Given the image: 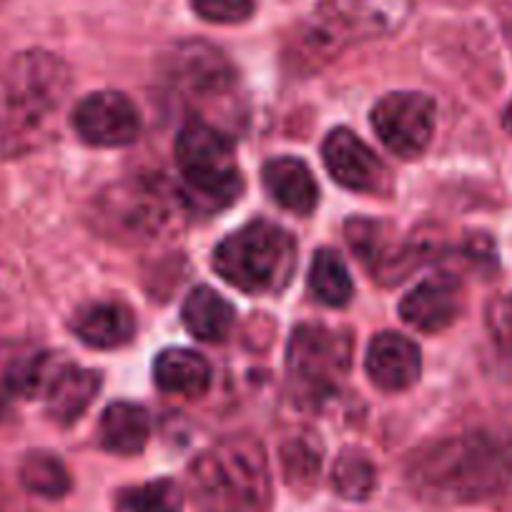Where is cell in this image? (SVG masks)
Returning <instances> with one entry per match:
<instances>
[{
    "label": "cell",
    "instance_id": "6da1fadb",
    "mask_svg": "<svg viewBox=\"0 0 512 512\" xmlns=\"http://www.w3.org/2000/svg\"><path fill=\"white\" fill-rule=\"evenodd\" d=\"M407 482L420 500L435 505L495 497L512 482V437L472 430L430 442L412 455Z\"/></svg>",
    "mask_w": 512,
    "mask_h": 512
},
{
    "label": "cell",
    "instance_id": "7a4b0ae2",
    "mask_svg": "<svg viewBox=\"0 0 512 512\" xmlns=\"http://www.w3.org/2000/svg\"><path fill=\"white\" fill-rule=\"evenodd\" d=\"M189 490L199 512H269L272 470L262 442L226 437L189 467Z\"/></svg>",
    "mask_w": 512,
    "mask_h": 512
},
{
    "label": "cell",
    "instance_id": "3957f363",
    "mask_svg": "<svg viewBox=\"0 0 512 512\" xmlns=\"http://www.w3.org/2000/svg\"><path fill=\"white\" fill-rule=\"evenodd\" d=\"M410 13L412 0H322L299 28V53L319 66L359 43L392 36Z\"/></svg>",
    "mask_w": 512,
    "mask_h": 512
},
{
    "label": "cell",
    "instance_id": "277c9868",
    "mask_svg": "<svg viewBox=\"0 0 512 512\" xmlns=\"http://www.w3.org/2000/svg\"><path fill=\"white\" fill-rule=\"evenodd\" d=\"M214 269L246 294L282 292L297 269V241L274 221H249L216 246Z\"/></svg>",
    "mask_w": 512,
    "mask_h": 512
},
{
    "label": "cell",
    "instance_id": "5b68a950",
    "mask_svg": "<svg viewBox=\"0 0 512 512\" xmlns=\"http://www.w3.org/2000/svg\"><path fill=\"white\" fill-rule=\"evenodd\" d=\"M71 91V71L48 51L18 53L0 91V131L8 139L36 136Z\"/></svg>",
    "mask_w": 512,
    "mask_h": 512
},
{
    "label": "cell",
    "instance_id": "8992f818",
    "mask_svg": "<svg viewBox=\"0 0 512 512\" xmlns=\"http://www.w3.org/2000/svg\"><path fill=\"white\" fill-rule=\"evenodd\" d=\"M176 169L199 211H219L239 199L244 181L234 144L204 118H189L176 136Z\"/></svg>",
    "mask_w": 512,
    "mask_h": 512
},
{
    "label": "cell",
    "instance_id": "52a82bcc",
    "mask_svg": "<svg viewBox=\"0 0 512 512\" xmlns=\"http://www.w3.org/2000/svg\"><path fill=\"white\" fill-rule=\"evenodd\" d=\"M352 364V339L324 324H299L287 347V374L294 400L319 407L339 390Z\"/></svg>",
    "mask_w": 512,
    "mask_h": 512
},
{
    "label": "cell",
    "instance_id": "ba28073f",
    "mask_svg": "<svg viewBox=\"0 0 512 512\" xmlns=\"http://www.w3.org/2000/svg\"><path fill=\"white\" fill-rule=\"evenodd\" d=\"M96 224L118 241H144L171 221V199L154 184L128 181L111 186L96 204Z\"/></svg>",
    "mask_w": 512,
    "mask_h": 512
},
{
    "label": "cell",
    "instance_id": "9c48e42d",
    "mask_svg": "<svg viewBox=\"0 0 512 512\" xmlns=\"http://www.w3.org/2000/svg\"><path fill=\"white\" fill-rule=\"evenodd\" d=\"M437 108L425 93L397 91L379 98L372 108V128L384 149L400 159H417L435 134Z\"/></svg>",
    "mask_w": 512,
    "mask_h": 512
},
{
    "label": "cell",
    "instance_id": "30bf717a",
    "mask_svg": "<svg viewBox=\"0 0 512 512\" xmlns=\"http://www.w3.org/2000/svg\"><path fill=\"white\" fill-rule=\"evenodd\" d=\"M344 231L359 262L384 284L407 279V274L425 264V256L430 254V249L420 241L400 239V231L387 221L349 219Z\"/></svg>",
    "mask_w": 512,
    "mask_h": 512
},
{
    "label": "cell",
    "instance_id": "8fae6325",
    "mask_svg": "<svg viewBox=\"0 0 512 512\" xmlns=\"http://www.w3.org/2000/svg\"><path fill=\"white\" fill-rule=\"evenodd\" d=\"M164 78L179 96L189 101L219 98L236 83L229 58L206 41H184L171 48L164 61Z\"/></svg>",
    "mask_w": 512,
    "mask_h": 512
},
{
    "label": "cell",
    "instance_id": "7c38bea8",
    "mask_svg": "<svg viewBox=\"0 0 512 512\" xmlns=\"http://www.w3.org/2000/svg\"><path fill=\"white\" fill-rule=\"evenodd\" d=\"M71 123L86 144L103 149L134 144L141 136L139 108L118 91H98L78 101Z\"/></svg>",
    "mask_w": 512,
    "mask_h": 512
},
{
    "label": "cell",
    "instance_id": "4fadbf2b",
    "mask_svg": "<svg viewBox=\"0 0 512 512\" xmlns=\"http://www.w3.org/2000/svg\"><path fill=\"white\" fill-rule=\"evenodd\" d=\"M322 159L339 186L357 194H390L392 174L384 161L349 128H334L322 144Z\"/></svg>",
    "mask_w": 512,
    "mask_h": 512
},
{
    "label": "cell",
    "instance_id": "5bb4252c",
    "mask_svg": "<svg viewBox=\"0 0 512 512\" xmlns=\"http://www.w3.org/2000/svg\"><path fill=\"white\" fill-rule=\"evenodd\" d=\"M364 369L379 390L405 392L420 379V347L400 332H382L369 342Z\"/></svg>",
    "mask_w": 512,
    "mask_h": 512
},
{
    "label": "cell",
    "instance_id": "9a60e30c",
    "mask_svg": "<svg viewBox=\"0 0 512 512\" xmlns=\"http://www.w3.org/2000/svg\"><path fill=\"white\" fill-rule=\"evenodd\" d=\"M462 312V284L452 274H437L417 284L400 302V317L420 332H442Z\"/></svg>",
    "mask_w": 512,
    "mask_h": 512
},
{
    "label": "cell",
    "instance_id": "2e32d148",
    "mask_svg": "<svg viewBox=\"0 0 512 512\" xmlns=\"http://www.w3.org/2000/svg\"><path fill=\"white\" fill-rule=\"evenodd\" d=\"M98 390H101V374L71 362H58L41 400L46 402L51 420H56L58 425H73L91 407Z\"/></svg>",
    "mask_w": 512,
    "mask_h": 512
},
{
    "label": "cell",
    "instance_id": "e0dca14e",
    "mask_svg": "<svg viewBox=\"0 0 512 512\" xmlns=\"http://www.w3.org/2000/svg\"><path fill=\"white\" fill-rule=\"evenodd\" d=\"M262 181L264 189L282 209L299 216H309L317 209L319 186L304 161L292 159V156L272 159L262 169Z\"/></svg>",
    "mask_w": 512,
    "mask_h": 512
},
{
    "label": "cell",
    "instance_id": "ac0fdd59",
    "mask_svg": "<svg viewBox=\"0 0 512 512\" xmlns=\"http://www.w3.org/2000/svg\"><path fill=\"white\" fill-rule=\"evenodd\" d=\"M73 332L88 347L116 349L134 339L136 317L121 302H93L78 309Z\"/></svg>",
    "mask_w": 512,
    "mask_h": 512
},
{
    "label": "cell",
    "instance_id": "d6986e66",
    "mask_svg": "<svg viewBox=\"0 0 512 512\" xmlns=\"http://www.w3.org/2000/svg\"><path fill=\"white\" fill-rule=\"evenodd\" d=\"M154 382L161 392L196 400L209 390L211 367L194 349H164L154 362Z\"/></svg>",
    "mask_w": 512,
    "mask_h": 512
},
{
    "label": "cell",
    "instance_id": "ffe728a7",
    "mask_svg": "<svg viewBox=\"0 0 512 512\" xmlns=\"http://www.w3.org/2000/svg\"><path fill=\"white\" fill-rule=\"evenodd\" d=\"M151 435L149 412L134 402H113L103 410L98 437H101L103 450L113 455H139L146 447Z\"/></svg>",
    "mask_w": 512,
    "mask_h": 512
},
{
    "label": "cell",
    "instance_id": "44dd1931",
    "mask_svg": "<svg viewBox=\"0 0 512 512\" xmlns=\"http://www.w3.org/2000/svg\"><path fill=\"white\" fill-rule=\"evenodd\" d=\"M234 307L211 287H196L181 307V319L189 334L201 342H221L234 327Z\"/></svg>",
    "mask_w": 512,
    "mask_h": 512
},
{
    "label": "cell",
    "instance_id": "7402d4cb",
    "mask_svg": "<svg viewBox=\"0 0 512 512\" xmlns=\"http://www.w3.org/2000/svg\"><path fill=\"white\" fill-rule=\"evenodd\" d=\"M324 447L319 435H314L307 427H299L292 435H287L279 447V462H282V475L294 492H309L319 482L322 472Z\"/></svg>",
    "mask_w": 512,
    "mask_h": 512
},
{
    "label": "cell",
    "instance_id": "603a6c76",
    "mask_svg": "<svg viewBox=\"0 0 512 512\" xmlns=\"http://www.w3.org/2000/svg\"><path fill=\"white\" fill-rule=\"evenodd\" d=\"M309 289L327 307H344L354 294L352 277L342 256L334 249H319L309 269Z\"/></svg>",
    "mask_w": 512,
    "mask_h": 512
},
{
    "label": "cell",
    "instance_id": "cb8c5ba5",
    "mask_svg": "<svg viewBox=\"0 0 512 512\" xmlns=\"http://www.w3.org/2000/svg\"><path fill=\"white\" fill-rule=\"evenodd\" d=\"M23 487L46 500H61L71 492V475L53 452H28L18 470Z\"/></svg>",
    "mask_w": 512,
    "mask_h": 512
},
{
    "label": "cell",
    "instance_id": "d4e9b609",
    "mask_svg": "<svg viewBox=\"0 0 512 512\" xmlns=\"http://www.w3.org/2000/svg\"><path fill=\"white\" fill-rule=\"evenodd\" d=\"M332 485L334 492L344 500L362 502L377 487V470L374 462L357 447H347L339 452L337 462L332 467Z\"/></svg>",
    "mask_w": 512,
    "mask_h": 512
},
{
    "label": "cell",
    "instance_id": "484cf974",
    "mask_svg": "<svg viewBox=\"0 0 512 512\" xmlns=\"http://www.w3.org/2000/svg\"><path fill=\"white\" fill-rule=\"evenodd\" d=\"M121 507L126 512H184V492L174 480L161 477L121 492Z\"/></svg>",
    "mask_w": 512,
    "mask_h": 512
},
{
    "label": "cell",
    "instance_id": "4316f807",
    "mask_svg": "<svg viewBox=\"0 0 512 512\" xmlns=\"http://www.w3.org/2000/svg\"><path fill=\"white\" fill-rule=\"evenodd\" d=\"M191 6L204 21L221 26L244 23L254 13V0H191Z\"/></svg>",
    "mask_w": 512,
    "mask_h": 512
},
{
    "label": "cell",
    "instance_id": "83f0119b",
    "mask_svg": "<svg viewBox=\"0 0 512 512\" xmlns=\"http://www.w3.org/2000/svg\"><path fill=\"white\" fill-rule=\"evenodd\" d=\"M485 324L497 347L512 352V294H500L487 304Z\"/></svg>",
    "mask_w": 512,
    "mask_h": 512
},
{
    "label": "cell",
    "instance_id": "f1b7e54d",
    "mask_svg": "<svg viewBox=\"0 0 512 512\" xmlns=\"http://www.w3.org/2000/svg\"><path fill=\"white\" fill-rule=\"evenodd\" d=\"M502 126H505L507 131L512 134V101H510V106L505 108V116H502Z\"/></svg>",
    "mask_w": 512,
    "mask_h": 512
}]
</instances>
